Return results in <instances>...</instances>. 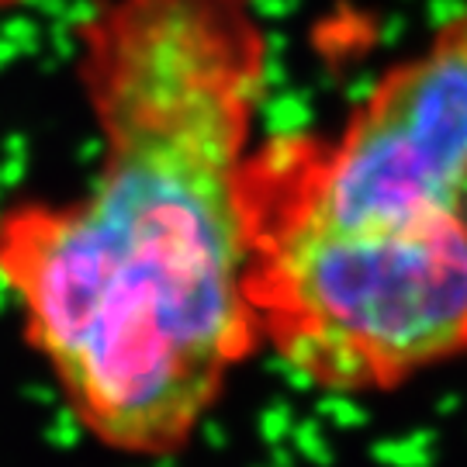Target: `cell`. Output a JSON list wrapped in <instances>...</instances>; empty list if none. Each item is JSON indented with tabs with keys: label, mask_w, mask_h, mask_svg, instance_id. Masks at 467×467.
I'll return each mask as SVG.
<instances>
[{
	"label": "cell",
	"mask_w": 467,
	"mask_h": 467,
	"mask_svg": "<svg viewBox=\"0 0 467 467\" xmlns=\"http://www.w3.org/2000/svg\"><path fill=\"white\" fill-rule=\"evenodd\" d=\"M73 73L98 170L0 208V287L73 422L167 461L260 350L239 208L270 87L260 0H94Z\"/></svg>",
	"instance_id": "obj_1"
},
{
	"label": "cell",
	"mask_w": 467,
	"mask_h": 467,
	"mask_svg": "<svg viewBox=\"0 0 467 467\" xmlns=\"http://www.w3.org/2000/svg\"><path fill=\"white\" fill-rule=\"evenodd\" d=\"M260 350L329 395H388L467 357V212L250 222Z\"/></svg>",
	"instance_id": "obj_2"
},
{
	"label": "cell",
	"mask_w": 467,
	"mask_h": 467,
	"mask_svg": "<svg viewBox=\"0 0 467 467\" xmlns=\"http://www.w3.org/2000/svg\"><path fill=\"white\" fill-rule=\"evenodd\" d=\"M250 222H401L467 212V7L381 69L333 132H274L239 173Z\"/></svg>",
	"instance_id": "obj_3"
},
{
	"label": "cell",
	"mask_w": 467,
	"mask_h": 467,
	"mask_svg": "<svg viewBox=\"0 0 467 467\" xmlns=\"http://www.w3.org/2000/svg\"><path fill=\"white\" fill-rule=\"evenodd\" d=\"M21 4H28V0H0V11H11V7H21Z\"/></svg>",
	"instance_id": "obj_4"
}]
</instances>
